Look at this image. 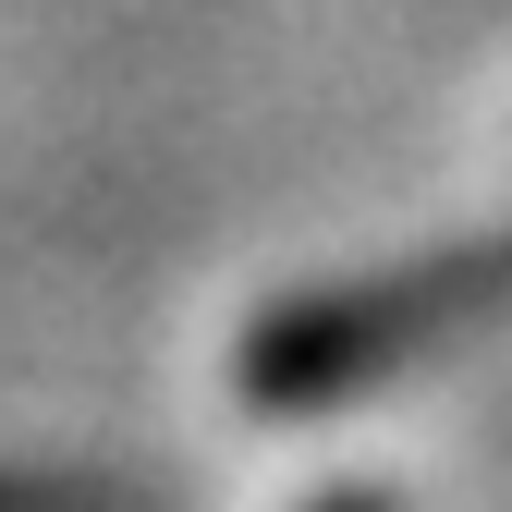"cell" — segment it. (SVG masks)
I'll use <instances>...</instances> for the list:
<instances>
[{
	"mask_svg": "<svg viewBox=\"0 0 512 512\" xmlns=\"http://www.w3.org/2000/svg\"><path fill=\"white\" fill-rule=\"evenodd\" d=\"M500 317H512V232L403 256V269H366V281H342V293L281 305L269 330L244 342V415L354 403V391H378V378H403V366H427V354L500 330Z\"/></svg>",
	"mask_w": 512,
	"mask_h": 512,
	"instance_id": "obj_1",
	"label": "cell"
},
{
	"mask_svg": "<svg viewBox=\"0 0 512 512\" xmlns=\"http://www.w3.org/2000/svg\"><path fill=\"white\" fill-rule=\"evenodd\" d=\"M0 512H110V500L74 476H0Z\"/></svg>",
	"mask_w": 512,
	"mask_h": 512,
	"instance_id": "obj_2",
	"label": "cell"
},
{
	"mask_svg": "<svg viewBox=\"0 0 512 512\" xmlns=\"http://www.w3.org/2000/svg\"><path fill=\"white\" fill-rule=\"evenodd\" d=\"M317 512H391V500H317Z\"/></svg>",
	"mask_w": 512,
	"mask_h": 512,
	"instance_id": "obj_3",
	"label": "cell"
}]
</instances>
